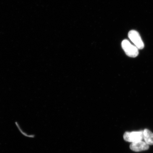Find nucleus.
<instances>
[{"mask_svg":"<svg viewBox=\"0 0 153 153\" xmlns=\"http://www.w3.org/2000/svg\"><path fill=\"white\" fill-rule=\"evenodd\" d=\"M122 47L127 56L132 57H135L139 54L137 48L130 42L128 40H123L122 42Z\"/></svg>","mask_w":153,"mask_h":153,"instance_id":"1","label":"nucleus"},{"mask_svg":"<svg viewBox=\"0 0 153 153\" xmlns=\"http://www.w3.org/2000/svg\"><path fill=\"white\" fill-rule=\"evenodd\" d=\"M128 36L129 39L138 49H142L144 47V43L138 32L136 30H130Z\"/></svg>","mask_w":153,"mask_h":153,"instance_id":"2","label":"nucleus"},{"mask_svg":"<svg viewBox=\"0 0 153 153\" xmlns=\"http://www.w3.org/2000/svg\"><path fill=\"white\" fill-rule=\"evenodd\" d=\"M123 138L125 141L131 143L142 140L143 139V131L126 132L123 135Z\"/></svg>","mask_w":153,"mask_h":153,"instance_id":"3","label":"nucleus"},{"mask_svg":"<svg viewBox=\"0 0 153 153\" xmlns=\"http://www.w3.org/2000/svg\"><path fill=\"white\" fill-rule=\"evenodd\" d=\"M149 148V145L142 140L132 143L130 146L131 150L137 152L148 150Z\"/></svg>","mask_w":153,"mask_h":153,"instance_id":"4","label":"nucleus"},{"mask_svg":"<svg viewBox=\"0 0 153 153\" xmlns=\"http://www.w3.org/2000/svg\"><path fill=\"white\" fill-rule=\"evenodd\" d=\"M143 139L145 142L148 145H153V133L147 129L143 131Z\"/></svg>","mask_w":153,"mask_h":153,"instance_id":"5","label":"nucleus"}]
</instances>
